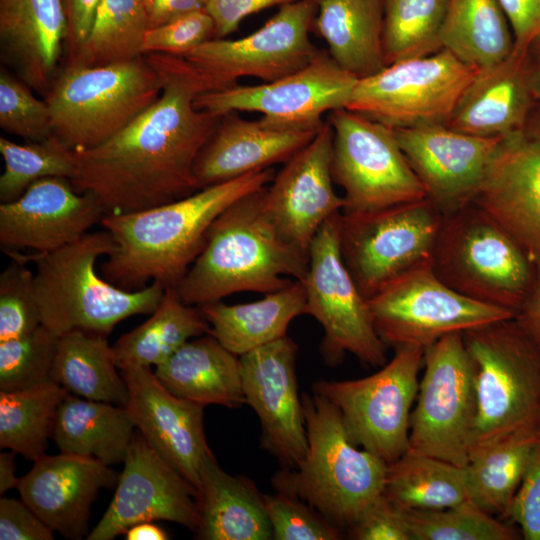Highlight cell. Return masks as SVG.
I'll list each match as a JSON object with an SVG mask.
<instances>
[{
    "instance_id": "6da1fadb",
    "label": "cell",
    "mask_w": 540,
    "mask_h": 540,
    "mask_svg": "<svg viewBox=\"0 0 540 540\" xmlns=\"http://www.w3.org/2000/svg\"><path fill=\"white\" fill-rule=\"evenodd\" d=\"M145 58L162 81L158 99L104 143L74 151L71 183L93 194L107 214L153 208L199 190L195 162L221 120L195 106L208 87L184 57Z\"/></svg>"
},
{
    "instance_id": "7a4b0ae2",
    "label": "cell",
    "mask_w": 540,
    "mask_h": 540,
    "mask_svg": "<svg viewBox=\"0 0 540 540\" xmlns=\"http://www.w3.org/2000/svg\"><path fill=\"white\" fill-rule=\"evenodd\" d=\"M272 168L197 190L153 208L106 214L116 245L101 265L105 279L125 290L159 282L175 287L202 251L217 217L237 200L271 183Z\"/></svg>"
},
{
    "instance_id": "3957f363",
    "label": "cell",
    "mask_w": 540,
    "mask_h": 540,
    "mask_svg": "<svg viewBox=\"0 0 540 540\" xmlns=\"http://www.w3.org/2000/svg\"><path fill=\"white\" fill-rule=\"evenodd\" d=\"M266 187L237 200L212 224L206 243L176 286L193 306L235 293L267 294L303 281L308 257L278 232L265 209Z\"/></svg>"
},
{
    "instance_id": "277c9868",
    "label": "cell",
    "mask_w": 540,
    "mask_h": 540,
    "mask_svg": "<svg viewBox=\"0 0 540 540\" xmlns=\"http://www.w3.org/2000/svg\"><path fill=\"white\" fill-rule=\"evenodd\" d=\"M308 449L294 469L272 477L276 491L308 503L335 526L351 528L382 495L388 464L353 442L339 410L323 396L303 393Z\"/></svg>"
},
{
    "instance_id": "5b68a950",
    "label": "cell",
    "mask_w": 540,
    "mask_h": 540,
    "mask_svg": "<svg viewBox=\"0 0 540 540\" xmlns=\"http://www.w3.org/2000/svg\"><path fill=\"white\" fill-rule=\"evenodd\" d=\"M115 249L111 234L104 229L88 232L60 249L25 256L35 264L41 325L59 337L74 329L107 336L126 318L150 315L157 309L165 292L159 282L125 290L98 275V258Z\"/></svg>"
},
{
    "instance_id": "8992f818",
    "label": "cell",
    "mask_w": 540,
    "mask_h": 540,
    "mask_svg": "<svg viewBox=\"0 0 540 540\" xmlns=\"http://www.w3.org/2000/svg\"><path fill=\"white\" fill-rule=\"evenodd\" d=\"M474 364L469 454L510 434L540 430V347L513 318L463 333Z\"/></svg>"
},
{
    "instance_id": "52a82bcc",
    "label": "cell",
    "mask_w": 540,
    "mask_h": 540,
    "mask_svg": "<svg viewBox=\"0 0 540 540\" xmlns=\"http://www.w3.org/2000/svg\"><path fill=\"white\" fill-rule=\"evenodd\" d=\"M431 265L463 296L515 315L536 275L530 255L475 202L444 218Z\"/></svg>"
},
{
    "instance_id": "ba28073f",
    "label": "cell",
    "mask_w": 540,
    "mask_h": 540,
    "mask_svg": "<svg viewBox=\"0 0 540 540\" xmlns=\"http://www.w3.org/2000/svg\"><path fill=\"white\" fill-rule=\"evenodd\" d=\"M162 91L144 57L104 66L66 65L47 92L52 136L73 151L98 146L129 125Z\"/></svg>"
},
{
    "instance_id": "9c48e42d",
    "label": "cell",
    "mask_w": 540,
    "mask_h": 540,
    "mask_svg": "<svg viewBox=\"0 0 540 540\" xmlns=\"http://www.w3.org/2000/svg\"><path fill=\"white\" fill-rule=\"evenodd\" d=\"M444 218L427 198L342 211L341 255L361 294L369 299L402 274L431 262Z\"/></svg>"
},
{
    "instance_id": "30bf717a",
    "label": "cell",
    "mask_w": 540,
    "mask_h": 540,
    "mask_svg": "<svg viewBox=\"0 0 540 540\" xmlns=\"http://www.w3.org/2000/svg\"><path fill=\"white\" fill-rule=\"evenodd\" d=\"M423 357L422 348L397 347L393 358L372 375L319 380L312 391L339 410L355 444L389 465L409 448L410 416Z\"/></svg>"
},
{
    "instance_id": "8fae6325",
    "label": "cell",
    "mask_w": 540,
    "mask_h": 540,
    "mask_svg": "<svg viewBox=\"0 0 540 540\" xmlns=\"http://www.w3.org/2000/svg\"><path fill=\"white\" fill-rule=\"evenodd\" d=\"M477 71L440 49L358 79L345 108L392 129L447 125Z\"/></svg>"
},
{
    "instance_id": "7c38bea8",
    "label": "cell",
    "mask_w": 540,
    "mask_h": 540,
    "mask_svg": "<svg viewBox=\"0 0 540 540\" xmlns=\"http://www.w3.org/2000/svg\"><path fill=\"white\" fill-rule=\"evenodd\" d=\"M367 303L377 334L394 348L425 350L449 334L515 317L458 293L438 278L431 262L394 279Z\"/></svg>"
},
{
    "instance_id": "4fadbf2b",
    "label": "cell",
    "mask_w": 540,
    "mask_h": 540,
    "mask_svg": "<svg viewBox=\"0 0 540 540\" xmlns=\"http://www.w3.org/2000/svg\"><path fill=\"white\" fill-rule=\"evenodd\" d=\"M329 218L311 244L308 269L302 281L306 314L324 331L320 352L329 366L340 364L346 353L372 367L387 362V345L377 334L367 299L349 273L340 250L339 218Z\"/></svg>"
},
{
    "instance_id": "5bb4252c",
    "label": "cell",
    "mask_w": 540,
    "mask_h": 540,
    "mask_svg": "<svg viewBox=\"0 0 540 540\" xmlns=\"http://www.w3.org/2000/svg\"><path fill=\"white\" fill-rule=\"evenodd\" d=\"M331 172L344 190L343 212L379 209L426 198L394 129L346 108L331 111Z\"/></svg>"
},
{
    "instance_id": "9a60e30c",
    "label": "cell",
    "mask_w": 540,
    "mask_h": 540,
    "mask_svg": "<svg viewBox=\"0 0 540 540\" xmlns=\"http://www.w3.org/2000/svg\"><path fill=\"white\" fill-rule=\"evenodd\" d=\"M423 366L410 416L409 448L466 467L476 392L463 333L449 334L427 347Z\"/></svg>"
},
{
    "instance_id": "2e32d148",
    "label": "cell",
    "mask_w": 540,
    "mask_h": 540,
    "mask_svg": "<svg viewBox=\"0 0 540 540\" xmlns=\"http://www.w3.org/2000/svg\"><path fill=\"white\" fill-rule=\"evenodd\" d=\"M316 12V0L283 5L253 33L210 39L182 57L198 70L208 91L233 86L242 77L275 81L303 68L319 52L309 36Z\"/></svg>"
},
{
    "instance_id": "e0dca14e",
    "label": "cell",
    "mask_w": 540,
    "mask_h": 540,
    "mask_svg": "<svg viewBox=\"0 0 540 540\" xmlns=\"http://www.w3.org/2000/svg\"><path fill=\"white\" fill-rule=\"evenodd\" d=\"M358 79L319 51L303 68L271 82L238 85L201 93L195 106L222 117L236 111L258 112L285 128L319 129L326 112L345 108Z\"/></svg>"
},
{
    "instance_id": "ac0fdd59",
    "label": "cell",
    "mask_w": 540,
    "mask_h": 540,
    "mask_svg": "<svg viewBox=\"0 0 540 540\" xmlns=\"http://www.w3.org/2000/svg\"><path fill=\"white\" fill-rule=\"evenodd\" d=\"M114 497L88 540H112L140 522L165 520L195 532L197 490L135 432Z\"/></svg>"
},
{
    "instance_id": "d6986e66",
    "label": "cell",
    "mask_w": 540,
    "mask_h": 540,
    "mask_svg": "<svg viewBox=\"0 0 540 540\" xmlns=\"http://www.w3.org/2000/svg\"><path fill=\"white\" fill-rule=\"evenodd\" d=\"M297 351V344L286 335L240 356L245 404L259 419L261 447L287 469L298 467L308 449L297 387Z\"/></svg>"
},
{
    "instance_id": "ffe728a7",
    "label": "cell",
    "mask_w": 540,
    "mask_h": 540,
    "mask_svg": "<svg viewBox=\"0 0 540 540\" xmlns=\"http://www.w3.org/2000/svg\"><path fill=\"white\" fill-rule=\"evenodd\" d=\"M332 150L333 129L327 120L265 189V209L273 224L306 257L320 227L345 206L333 188Z\"/></svg>"
},
{
    "instance_id": "44dd1931",
    "label": "cell",
    "mask_w": 540,
    "mask_h": 540,
    "mask_svg": "<svg viewBox=\"0 0 540 540\" xmlns=\"http://www.w3.org/2000/svg\"><path fill=\"white\" fill-rule=\"evenodd\" d=\"M426 198L446 217L473 202L504 137H479L431 125L394 129Z\"/></svg>"
},
{
    "instance_id": "7402d4cb",
    "label": "cell",
    "mask_w": 540,
    "mask_h": 540,
    "mask_svg": "<svg viewBox=\"0 0 540 540\" xmlns=\"http://www.w3.org/2000/svg\"><path fill=\"white\" fill-rule=\"evenodd\" d=\"M127 384L125 405L148 444L197 490L205 460L212 454L204 429L205 406L170 392L150 367H119Z\"/></svg>"
},
{
    "instance_id": "603a6c76",
    "label": "cell",
    "mask_w": 540,
    "mask_h": 540,
    "mask_svg": "<svg viewBox=\"0 0 540 540\" xmlns=\"http://www.w3.org/2000/svg\"><path fill=\"white\" fill-rule=\"evenodd\" d=\"M106 214L93 194L77 191L69 179L42 178L16 200L1 203L0 245L6 253L51 252L80 239Z\"/></svg>"
},
{
    "instance_id": "cb8c5ba5",
    "label": "cell",
    "mask_w": 540,
    "mask_h": 540,
    "mask_svg": "<svg viewBox=\"0 0 540 540\" xmlns=\"http://www.w3.org/2000/svg\"><path fill=\"white\" fill-rule=\"evenodd\" d=\"M119 474L101 461L69 453L43 455L20 478V498L54 532L88 536L92 504L102 488L116 487Z\"/></svg>"
},
{
    "instance_id": "d4e9b609",
    "label": "cell",
    "mask_w": 540,
    "mask_h": 540,
    "mask_svg": "<svg viewBox=\"0 0 540 540\" xmlns=\"http://www.w3.org/2000/svg\"><path fill=\"white\" fill-rule=\"evenodd\" d=\"M473 202L540 260V141L523 131L504 137Z\"/></svg>"
},
{
    "instance_id": "484cf974",
    "label": "cell",
    "mask_w": 540,
    "mask_h": 540,
    "mask_svg": "<svg viewBox=\"0 0 540 540\" xmlns=\"http://www.w3.org/2000/svg\"><path fill=\"white\" fill-rule=\"evenodd\" d=\"M319 129L285 128L263 118L246 120L234 112L223 115L196 159L198 189L286 163Z\"/></svg>"
},
{
    "instance_id": "4316f807",
    "label": "cell",
    "mask_w": 540,
    "mask_h": 540,
    "mask_svg": "<svg viewBox=\"0 0 540 540\" xmlns=\"http://www.w3.org/2000/svg\"><path fill=\"white\" fill-rule=\"evenodd\" d=\"M537 102L526 50L514 48L503 61L477 71L447 126L479 137H507L524 130Z\"/></svg>"
},
{
    "instance_id": "83f0119b",
    "label": "cell",
    "mask_w": 540,
    "mask_h": 540,
    "mask_svg": "<svg viewBox=\"0 0 540 540\" xmlns=\"http://www.w3.org/2000/svg\"><path fill=\"white\" fill-rule=\"evenodd\" d=\"M66 30L62 0H0L2 55L35 90L50 89Z\"/></svg>"
},
{
    "instance_id": "f1b7e54d",
    "label": "cell",
    "mask_w": 540,
    "mask_h": 540,
    "mask_svg": "<svg viewBox=\"0 0 540 540\" xmlns=\"http://www.w3.org/2000/svg\"><path fill=\"white\" fill-rule=\"evenodd\" d=\"M201 540H268L272 527L264 494L252 480L224 471L214 454L205 460L196 497Z\"/></svg>"
},
{
    "instance_id": "f546056e",
    "label": "cell",
    "mask_w": 540,
    "mask_h": 540,
    "mask_svg": "<svg viewBox=\"0 0 540 540\" xmlns=\"http://www.w3.org/2000/svg\"><path fill=\"white\" fill-rule=\"evenodd\" d=\"M154 373L174 395L203 406L245 404L240 356L211 334L185 343Z\"/></svg>"
},
{
    "instance_id": "4dcf8cb0",
    "label": "cell",
    "mask_w": 540,
    "mask_h": 540,
    "mask_svg": "<svg viewBox=\"0 0 540 540\" xmlns=\"http://www.w3.org/2000/svg\"><path fill=\"white\" fill-rule=\"evenodd\" d=\"M312 29L328 45L331 58L357 79L387 64L383 47V0H316Z\"/></svg>"
},
{
    "instance_id": "1f68e13d",
    "label": "cell",
    "mask_w": 540,
    "mask_h": 540,
    "mask_svg": "<svg viewBox=\"0 0 540 540\" xmlns=\"http://www.w3.org/2000/svg\"><path fill=\"white\" fill-rule=\"evenodd\" d=\"M199 308L211 327L210 334L241 356L286 336L291 321L306 314V293L303 283L294 280L256 301L228 305L220 300Z\"/></svg>"
},
{
    "instance_id": "d6a6232c",
    "label": "cell",
    "mask_w": 540,
    "mask_h": 540,
    "mask_svg": "<svg viewBox=\"0 0 540 540\" xmlns=\"http://www.w3.org/2000/svg\"><path fill=\"white\" fill-rule=\"evenodd\" d=\"M135 428L125 406L68 393L58 407L51 439L62 453L111 466L124 461Z\"/></svg>"
},
{
    "instance_id": "836d02e7",
    "label": "cell",
    "mask_w": 540,
    "mask_h": 540,
    "mask_svg": "<svg viewBox=\"0 0 540 540\" xmlns=\"http://www.w3.org/2000/svg\"><path fill=\"white\" fill-rule=\"evenodd\" d=\"M51 380L84 399L125 406L129 391L107 336L74 329L58 339Z\"/></svg>"
},
{
    "instance_id": "e575fe53",
    "label": "cell",
    "mask_w": 540,
    "mask_h": 540,
    "mask_svg": "<svg viewBox=\"0 0 540 540\" xmlns=\"http://www.w3.org/2000/svg\"><path fill=\"white\" fill-rule=\"evenodd\" d=\"M439 41L441 49L478 71L503 61L514 49L498 0H449Z\"/></svg>"
},
{
    "instance_id": "d590c367",
    "label": "cell",
    "mask_w": 540,
    "mask_h": 540,
    "mask_svg": "<svg viewBox=\"0 0 540 540\" xmlns=\"http://www.w3.org/2000/svg\"><path fill=\"white\" fill-rule=\"evenodd\" d=\"M211 327L200 308L184 303L175 287L165 288L150 317L122 335L112 346L117 366H159L193 337L210 334Z\"/></svg>"
},
{
    "instance_id": "8d00e7d4",
    "label": "cell",
    "mask_w": 540,
    "mask_h": 540,
    "mask_svg": "<svg viewBox=\"0 0 540 540\" xmlns=\"http://www.w3.org/2000/svg\"><path fill=\"white\" fill-rule=\"evenodd\" d=\"M383 494L398 506L415 510L471 501L466 467L410 448L388 465Z\"/></svg>"
},
{
    "instance_id": "74e56055",
    "label": "cell",
    "mask_w": 540,
    "mask_h": 540,
    "mask_svg": "<svg viewBox=\"0 0 540 540\" xmlns=\"http://www.w3.org/2000/svg\"><path fill=\"white\" fill-rule=\"evenodd\" d=\"M540 441V430L519 431L469 454L471 501L505 517Z\"/></svg>"
},
{
    "instance_id": "f35d334b",
    "label": "cell",
    "mask_w": 540,
    "mask_h": 540,
    "mask_svg": "<svg viewBox=\"0 0 540 540\" xmlns=\"http://www.w3.org/2000/svg\"><path fill=\"white\" fill-rule=\"evenodd\" d=\"M148 29L144 1L100 0L87 38L66 65L96 67L139 58Z\"/></svg>"
},
{
    "instance_id": "ab89813d",
    "label": "cell",
    "mask_w": 540,
    "mask_h": 540,
    "mask_svg": "<svg viewBox=\"0 0 540 540\" xmlns=\"http://www.w3.org/2000/svg\"><path fill=\"white\" fill-rule=\"evenodd\" d=\"M54 381L0 391V446L35 461L45 455L58 407L68 394Z\"/></svg>"
},
{
    "instance_id": "60d3db41",
    "label": "cell",
    "mask_w": 540,
    "mask_h": 540,
    "mask_svg": "<svg viewBox=\"0 0 540 540\" xmlns=\"http://www.w3.org/2000/svg\"><path fill=\"white\" fill-rule=\"evenodd\" d=\"M449 0H383L386 64L435 53Z\"/></svg>"
},
{
    "instance_id": "b9f144b4",
    "label": "cell",
    "mask_w": 540,
    "mask_h": 540,
    "mask_svg": "<svg viewBox=\"0 0 540 540\" xmlns=\"http://www.w3.org/2000/svg\"><path fill=\"white\" fill-rule=\"evenodd\" d=\"M4 171L0 176V201L11 202L42 178L61 177L71 180L75 174L74 151L55 137L25 144L0 137Z\"/></svg>"
},
{
    "instance_id": "7bdbcfd3",
    "label": "cell",
    "mask_w": 540,
    "mask_h": 540,
    "mask_svg": "<svg viewBox=\"0 0 540 540\" xmlns=\"http://www.w3.org/2000/svg\"><path fill=\"white\" fill-rule=\"evenodd\" d=\"M412 540H515L517 530L472 501L438 510L405 509Z\"/></svg>"
},
{
    "instance_id": "ee69618b",
    "label": "cell",
    "mask_w": 540,
    "mask_h": 540,
    "mask_svg": "<svg viewBox=\"0 0 540 540\" xmlns=\"http://www.w3.org/2000/svg\"><path fill=\"white\" fill-rule=\"evenodd\" d=\"M58 339L40 325L28 335L0 341V391H21L52 381Z\"/></svg>"
},
{
    "instance_id": "f6af8a7d",
    "label": "cell",
    "mask_w": 540,
    "mask_h": 540,
    "mask_svg": "<svg viewBox=\"0 0 540 540\" xmlns=\"http://www.w3.org/2000/svg\"><path fill=\"white\" fill-rule=\"evenodd\" d=\"M0 275V341L23 337L41 325L34 289V273L17 252Z\"/></svg>"
},
{
    "instance_id": "bcb514c9",
    "label": "cell",
    "mask_w": 540,
    "mask_h": 540,
    "mask_svg": "<svg viewBox=\"0 0 540 540\" xmlns=\"http://www.w3.org/2000/svg\"><path fill=\"white\" fill-rule=\"evenodd\" d=\"M0 127L27 141L52 136L47 102L37 99L25 82L4 69L0 72Z\"/></svg>"
},
{
    "instance_id": "7dc6e473",
    "label": "cell",
    "mask_w": 540,
    "mask_h": 540,
    "mask_svg": "<svg viewBox=\"0 0 540 540\" xmlns=\"http://www.w3.org/2000/svg\"><path fill=\"white\" fill-rule=\"evenodd\" d=\"M275 540H338L342 530L303 500L276 491L264 494Z\"/></svg>"
},
{
    "instance_id": "c3c4849f",
    "label": "cell",
    "mask_w": 540,
    "mask_h": 540,
    "mask_svg": "<svg viewBox=\"0 0 540 540\" xmlns=\"http://www.w3.org/2000/svg\"><path fill=\"white\" fill-rule=\"evenodd\" d=\"M214 37V21L206 9H201L149 28L144 38V52L184 56Z\"/></svg>"
},
{
    "instance_id": "681fc988",
    "label": "cell",
    "mask_w": 540,
    "mask_h": 540,
    "mask_svg": "<svg viewBox=\"0 0 540 540\" xmlns=\"http://www.w3.org/2000/svg\"><path fill=\"white\" fill-rule=\"evenodd\" d=\"M349 531L357 540H412L403 508L383 493Z\"/></svg>"
},
{
    "instance_id": "f907efd6",
    "label": "cell",
    "mask_w": 540,
    "mask_h": 540,
    "mask_svg": "<svg viewBox=\"0 0 540 540\" xmlns=\"http://www.w3.org/2000/svg\"><path fill=\"white\" fill-rule=\"evenodd\" d=\"M505 518L526 540H540V441Z\"/></svg>"
},
{
    "instance_id": "816d5d0a",
    "label": "cell",
    "mask_w": 540,
    "mask_h": 540,
    "mask_svg": "<svg viewBox=\"0 0 540 540\" xmlns=\"http://www.w3.org/2000/svg\"><path fill=\"white\" fill-rule=\"evenodd\" d=\"M53 533L22 499L1 496V540H52Z\"/></svg>"
},
{
    "instance_id": "f5cc1de1",
    "label": "cell",
    "mask_w": 540,
    "mask_h": 540,
    "mask_svg": "<svg viewBox=\"0 0 540 540\" xmlns=\"http://www.w3.org/2000/svg\"><path fill=\"white\" fill-rule=\"evenodd\" d=\"M298 0H208L205 7L215 25V37L225 38L235 32L249 15Z\"/></svg>"
},
{
    "instance_id": "db71d44e",
    "label": "cell",
    "mask_w": 540,
    "mask_h": 540,
    "mask_svg": "<svg viewBox=\"0 0 540 540\" xmlns=\"http://www.w3.org/2000/svg\"><path fill=\"white\" fill-rule=\"evenodd\" d=\"M510 23L514 48L526 50L540 35V0H498Z\"/></svg>"
},
{
    "instance_id": "11a10c76",
    "label": "cell",
    "mask_w": 540,
    "mask_h": 540,
    "mask_svg": "<svg viewBox=\"0 0 540 540\" xmlns=\"http://www.w3.org/2000/svg\"><path fill=\"white\" fill-rule=\"evenodd\" d=\"M100 0H62L66 22L67 60L72 58L87 38Z\"/></svg>"
},
{
    "instance_id": "9f6ffc18",
    "label": "cell",
    "mask_w": 540,
    "mask_h": 540,
    "mask_svg": "<svg viewBox=\"0 0 540 540\" xmlns=\"http://www.w3.org/2000/svg\"><path fill=\"white\" fill-rule=\"evenodd\" d=\"M208 0H145L149 28L167 23L185 14L205 9Z\"/></svg>"
},
{
    "instance_id": "6f0895ef",
    "label": "cell",
    "mask_w": 540,
    "mask_h": 540,
    "mask_svg": "<svg viewBox=\"0 0 540 540\" xmlns=\"http://www.w3.org/2000/svg\"><path fill=\"white\" fill-rule=\"evenodd\" d=\"M535 281L515 319L540 347V260L535 261Z\"/></svg>"
},
{
    "instance_id": "680465c9",
    "label": "cell",
    "mask_w": 540,
    "mask_h": 540,
    "mask_svg": "<svg viewBox=\"0 0 540 540\" xmlns=\"http://www.w3.org/2000/svg\"><path fill=\"white\" fill-rule=\"evenodd\" d=\"M15 453L14 451H4L0 453V494L3 495L8 490L17 488L20 478L15 475Z\"/></svg>"
},
{
    "instance_id": "91938a15",
    "label": "cell",
    "mask_w": 540,
    "mask_h": 540,
    "mask_svg": "<svg viewBox=\"0 0 540 540\" xmlns=\"http://www.w3.org/2000/svg\"><path fill=\"white\" fill-rule=\"evenodd\" d=\"M527 63L534 96L540 101V35L526 49Z\"/></svg>"
},
{
    "instance_id": "94428289",
    "label": "cell",
    "mask_w": 540,
    "mask_h": 540,
    "mask_svg": "<svg viewBox=\"0 0 540 540\" xmlns=\"http://www.w3.org/2000/svg\"><path fill=\"white\" fill-rule=\"evenodd\" d=\"M127 540H167L169 535L158 525L149 521L131 526L126 532Z\"/></svg>"
},
{
    "instance_id": "6125c7cd",
    "label": "cell",
    "mask_w": 540,
    "mask_h": 540,
    "mask_svg": "<svg viewBox=\"0 0 540 540\" xmlns=\"http://www.w3.org/2000/svg\"><path fill=\"white\" fill-rule=\"evenodd\" d=\"M523 132L528 137L540 141V101L533 107Z\"/></svg>"
},
{
    "instance_id": "be15d7a7",
    "label": "cell",
    "mask_w": 540,
    "mask_h": 540,
    "mask_svg": "<svg viewBox=\"0 0 540 540\" xmlns=\"http://www.w3.org/2000/svg\"><path fill=\"white\" fill-rule=\"evenodd\" d=\"M142 1H145V0H142Z\"/></svg>"
}]
</instances>
